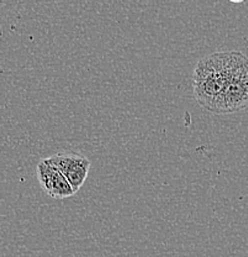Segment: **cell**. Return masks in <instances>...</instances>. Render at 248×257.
Wrapping results in <instances>:
<instances>
[{
    "mask_svg": "<svg viewBox=\"0 0 248 257\" xmlns=\"http://www.w3.org/2000/svg\"><path fill=\"white\" fill-rule=\"evenodd\" d=\"M196 101L217 115L248 106V57L239 51H221L202 57L193 73Z\"/></svg>",
    "mask_w": 248,
    "mask_h": 257,
    "instance_id": "cell-1",
    "label": "cell"
},
{
    "mask_svg": "<svg viewBox=\"0 0 248 257\" xmlns=\"http://www.w3.org/2000/svg\"><path fill=\"white\" fill-rule=\"evenodd\" d=\"M47 160L62 172L74 192L77 193L82 188L90 170V161L88 157L78 152H60L47 157Z\"/></svg>",
    "mask_w": 248,
    "mask_h": 257,
    "instance_id": "cell-2",
    "label": "cell"
},
{
    "mask_svg": "<svg viewBox=\"0 0 248 257\" xmlns=\"http://www.w3.org/2000/svg\"><path fill=\"white\" fill-rule=\"evenodd\" d=\"M36 176L41 188L51 198L65 199L76 194L62 172L52 163H50L47 159H42L37 163Z\"/></svg>",
    "mask_w": 248,
    "mask_h": 257,
    "instance_id": "cell-3",
    "label": "cell"
}]
</instances>
